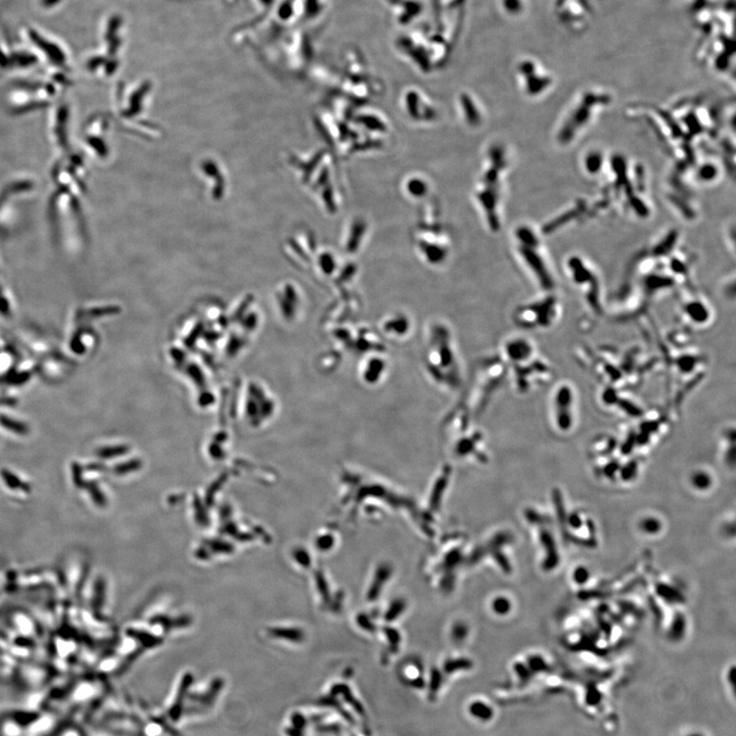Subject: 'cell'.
Returning a JSON list of instances; mask_svg holds the SVG:
<instances>
[{
    "label": "cell",
    "instance_id": "obj_1",
    "mask_svg": "<svg viewBox=\"0 0 736 736\" xmlns=\"http://www.w3.org/2000/svg\"><path fill=\"white\" fill-rule=\"evenodd\" d=\"M554 426L560 433H570L575 426V392L568 384H560L551 399Z\"/></svg>",
    "mask_w": 736,
    "mask_h": 736
},
{
    "label": "cell",
    "instance_id": "obj_2",
    "mask_svg": "<svg viewBox=\"0 0 736 736\" xmlns=\"http://www.w3.org/2000/svg\"><path fill=\"white\" fill-rule=\"evenodd\" d=\"M557 312V301L553 297H549L541 302L522 307L518 312V319L524 325L532 328H549L555 321Z\"/></svg>",
    "mask_w": 736,
    "mask_h": 736
},
{
    "label": "cell",
    "instance_id": "obj_3",
    "mask_svg": "<svg viewBox=\"0 0 736 736\" xmlns=\"http://www.w3.org/2000/svg\"><path fill=\"white\" fill-rule=\"evenodd\" d=\"M682 313L687 321L694 325H702L711 319L710 309L704 302L698 299L687 301L682 305Z\"/></svg>",
    "mask_w": 736,
    "mask_h": 736
},
{
    "label": "cell",
    "instance_id": "obj_4",
    "mask_svg": "<svg viewBox=\"0 0 736 736\" xmlns=\"http://www.w3.org/2000/svg\"><path fill=\"white\" fill-rule=\"evenodd\" d=\"M29 35H30V38L31 41H32V43H34L39 48H41L48 56H50V58H51L52 60H54V62H64V54H62V50L60 49L58 46L46 41V39L43 38V36H41L36 31L31 30Z\"/></svg>",
    "mask_w": 736,
    "mask_h": 736
},
{
    "label": "cell",
    "instance_id": "obj_5",
    "mask_svg": "<svg viewBox=\"0 0 736 736\" xmlns=\"http://www.w3.org/2000/svg\"><path fill=\"white\" fill-rule=\"evenodd\" d=\"M676 736H710L704 729L698 727H687L679 731Z\"/></svg>",
    "mask_w": 736,
    "mask_h": 736
},
{
    "label": "cell",
    "instance_id": "obj_6",
    "mask_svg": "<svg viewBox=\"0 0 736 736\" xmlns=\"http://www.w3.org/2000/svg\"><path fill=\"white\" fill-rule=\"evenodd\" d=\"M693 483L698 488H706L710 485V476L704 472H698L693 476Z\"/></svg>",
    "mask_w": 736,
    "mask_h": 736
},
{
    "label": "cell",
    "instance_id": "obj_7",
    "mask_svg": "<svg viewBox=\"0 0 736 736\" xmlns=\"http://www.w3.org/2000/svg\"><path fill=\"white\" fill-rule=\"evenodd\" d=\"M644 528H645V530L649 531V532H654V531L658 530V524L656 520H647L644 524Z\"/></svg>",
    "mask_w": 736,
    "mask_h": 736
},
{
    "label": "cell",
    "instance_id": "obj_8",
    "mask_svg": "<svg viewBox=\"0 0 736 736\" xmlns=\"http://www.w3.org/2000/svg\"><path fill=\"white\" fill-rule=\"evenodd\" d=\"M575 577H576V579L577 580H578V582H585V580H586L587 577H588V574H587L586 571L583 570V568H580V570L577 571L576 576Z\"/></svg>",
    "mask_w": 736,
    "mask_h": 736
},
{
    "label": "cell",
    "instance_id": "obj_9",
    "mask_svg": "<svg viewBox=\"0 0 736 736\" xmlns=\"http://www.w3.org/2000/svg\"><path fill=\"white\" fill-rule=\"evenodd\" d=\"M60 0H43L41 3H43V5L45 6V8H52V6L56 5V4L60 3Z\"/></svg>",
    "mask_w": 736,
    "mask_h": 736
}]
</instances>
